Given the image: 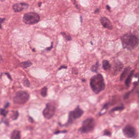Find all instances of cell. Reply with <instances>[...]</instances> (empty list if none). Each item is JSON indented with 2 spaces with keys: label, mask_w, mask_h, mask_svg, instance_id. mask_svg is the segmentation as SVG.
Listing matches in <instances>:
<instances>
[{
  "label": "cell",
  "mask_w": 139,
  "mask_h": 139,
  "mask_svg": "<svg viewBox=\"0 0 139 139\" xmlns=\"http://www.w3.org/2000/svg\"><path fill=\"white\" fill-rule=\"evenodd\" d=\"M123 133L126 137L133 138L135 136L136 131L133 126L130 125H127L123 129Z\"/></svg>",
  "instance_id": "obj_8"
},
{
  "label": "cell",
  "mask_w": 139,
  "mask_h": 139,
  "mask_svg": "<svg viewBox=\"0 0 139 139\" xmlns=\"http://www.w3.org/2000/svg\"><path fill=\"white\" fill-rule=\"evenodd\" d=\"M107 9H108V10H110V7H109V6H107Z\"/></svg>",
  "instance_id": "obj_34"
},
{
  "label": "cell",
  "mask_w": 139,
  "mask_h": 139,
  "mask_svg": "<svg viewBox=\"0 0 139 139\" xmlns=\"http://www.w3.org/2000/svg\"><path fill=\"white\" fill-rule=\"evenodd\" d=\"M103 68L105 71H108L111 68V66L109 62L107 60H104L103 61Z\"/></svg>",
  "instance_id": "obj_15"
},
{
  "label": "cell",
  "mask_w": 139,
  "mask_h": 139,
  "mask_svg": "<svg viewBox=\"0 0 139 139\" xmlns=\"http://www.w3.org/2000/svg\"><path fill=\"white\" fill-rule=\"evenodd\" d=\"M5 18H1V24H2V23H3L4 21L5 20Z\"/></svg>",
  "instance_id": "obj_28"
},
{
  "label": "cell",
  "mask_w": 139,
  "mask_h": 139,
  "mask_svg": "<svg viewBox=\"0 0 139 139\" xmlns=\"http://www.w3.org/2000/svg\"><path fill=\"white\" fill-rule=\"evenodd\" d=\"M47 94H48V88L46 87H44L42 89L41 92V95L43 97H45L47 96Z\"/></svg>",
  "instance_id": "obj_18"
},
{
  "label": "cell",
  "mask_w": 139,
  "mask_h": 139,
  "mask_svg": "<svg viewBox=\"0 0 139 139\" xmlns=\"http://www.w3.org/2000/svg\"><path fill=\"white\" fill-rule=\"evenodd\" d=\"M29 6V5L25 3H20L14 4L12 6V9L15 12H20L28 8Z\"/></svg>",
  "instance_id": "obj_9"
},
{
  "label": "cell",
  "mask_w": 139,
  "mask_h": 139,
  "mask_svg": "<svg viewBox=\"0 0 139 139\" xmlns=\"http://www.w3.org/2000/svg\"><path fill=\"white\" fill-rule=\"evenodd\" d=\"M90 85L92 90L96 94L104 90L105 85L103 75L100 74L92 77L90 80Z\"/></svg>",
  "instance_id": "obj_1"
},
{
  "label": "cell",
  "mask_w": 139,
  "mask_h": 139,
  "mask_svg": "<svg viewBox=\"0 0 139 139\" xmlns=\"http://www.w3.org/2000/svg\"><path fill=\"white\" fill-rule=\"evenodd\" d=\"M124 109V107L123 105H122L121 106H118V107H115L112 110L110 111V112H115V111H121L122 110Z\"/></svg>",
  "instance_id": "obj_20"
},
{
  "label": "cell",
  "mask_w": 139,
  "mask_h": 139,
  "mask_svg": "<svg viewBox=\"0 0 139 139\" xmlns=\"http://www.w3.org/2000/svg\"><path fill=\"white\" fill-rule=\"evenodd\" d=\"M130 70L131 68L129 67H126V68L124 69L121 75V77H120V80H121V81H122L124 80V78H125L126 76L129 73Z\"/></svg>",
  "instance_id": "obj_13"
},
{
  "label": "cell",
  "mask_w": 139,
  "mask_h": 139,
  "mask_svg": "<svg viewBox=\"0 0 139 139\" xmlns=\"http://www.w3.org/2000/svg\"><path fill=\"white\" fill-rule=\"evenodd\" d=\"M1 1H3V0H1Z\"/></svg>",
  "instance_id": "obj_35"
},
{
  "label": "cell",
  "mask_w": 139,
  "mask_h": 139,
  "mask_svg": "<svg viewBox=\"0 0 139 139\" xmlns=\"http://www.w3.org/2000/svg\"><path fill=\"white\" fill-rule=\"evenodd\" d=\"M40 20V16L39 14L34 12H30L24 14L23 21L27 25H34L39 23Z\"/></svg>",
  "instance_id": "obj_3"
},
{
  "label": "cell",
  "mask_w": 139,
  "mask_h": 139,
  "mask_svg": "<svg viewBox=\"0 0 139 139\" xmlns=\"http://www.w3.org/2000/svg\"><path fill=\"white\" fill-rule=\"evenodd\" d=\"M53 48V44H51V46L50 47H49V48H47L46 49L47 50H48V51H50V50H51V48Z\"/></svg>",
  "instance_id": "obj_27"
},
{
  "label": "cell",
  "mask_w": 139,
  "mask_h": 139,
  "mask_svg": "<svg viewBox=\"0 0 139 139\" xmlns=\"http://www.w3.org/2000/svg\"><path fill=\"white\" fill-rule=\"evenodd\" d=\"M23 84L24 85V86L27 87H29L30 86V82L27 78H25L24 79V80H23Z\"/></svg>",
  "instance_id": "obj_22"
},
{
  "label": "cell",
  "mask_w": 139,
  "mask_h": 139,
  "mask_svg": "<svg viewBox=\"0 0 139 139\" xmlns=\"http://www.w3.org/2000/svg\"><path fill=\"white\" fill-rule=\"evenodd\" d=\"M6 75H7L8 76V77L9 78H10V80H12V78H11V76H10V75L8 73H5Z\"/></svg>",
  "instance_id": "obj_30"
},
{
  "label": "cell",
  "mask_w": 139,
  "mask_h": 139,
  "mask_svg": "<svg viewBox=\"0 0 139 139\" xmlns=\"http://www.w3.org/2000/svg\"><path fill=\"white\" fill-rule=\"evenodd\" d=\"M21 132L19 131L15 130L11 134V139H21Z\"/></svg>",
  "instance_id": "obj_12"
},
{
  "label": "cell",
  "mask_w": 139,
  "mask_h": 139,
  "mask_svg": "<svg viewBox=\"0 0 139 139\" xmlns=\"http://www.w3.org/2000/svg\"><path fill=\"white\" fill-rule=\"evenodd\" d=\"M42 5V3L41 2H40V3H38V6H39V7H40L41 6V5Z\"/></svg>",
  "instance_id": "obj_32"
},
{
  "label": "cell",
  "mask_w": 139,
  "mask_h": 139,
  "mask_svg": "<svg viewBox=\"0 0 139 139\" xmlns=\"http://www.w3.org/2000/svg\"><path fill=\"white\" fill-rule=\"evenodd\" d=\"M100 22L104 27L112 30L113 28L112 25L109 20L106 17H102L100 19Z\"/></svg>",
  "instance_id": "obj_10"
},
{
  "label": "cell",
  "mask_w": 139,
  "mask_h": 139,
  "mask_svg": "<svg viewBox=\"0 0 139 139\" xmlns=\"http://www.w3.org/2000/svg\"><path fill=\"white\" fill-rule=\"evenodd\" d=\"M67 68V67H65V66L63 67V66H61V67H60V68L59 70H60L61 69H62V68Z\"/></svg>",
  "instance_id": "obj_31"
},
{
  "label": "cell",
  "mask_w": 139,
  "mask_h": 139,
  "mask_svg": "<svg viewBox=\"0 0 139 139\" xmlns=\"http://www.w3.org/2000/svg\"><path fill=\"white\" fill-rule=\"evenodd\" d=\"M19 114L18 111H15V112H13V114L12 116L11 117V118L14 121H15L18 118V117Z\"/></svg>",
  "instance_id": "obj_21"
},
{
  "label": "cell",
  "mask_w": 139,
  "mask_h": 139,
  "mask_svg": "<svg viewBox=\"0 0 139 139\" xmlns=\"http://www.w3.org/2000/svg\"><path fill=\"white\" fill-rule=\"evenodd\" d=\"M8 111H5V110L3 109H1V115L6 116L7 114L8 113Z\"/></svg>",
  "instance_id": "obj_23"
},
{
  "label": "cell",
  "mask_w": 139,
  "mask_h": 139,
  "mask_svg": "<svg viewBox=\"0 0 139 139\" xmlns=\"http://www.w3.org/2000/svg\"><path fill=\"white\" fill-rule=\"evenodd\" d=\"M134 72H135L134 70H133V71H131L130 73H129V75H128V76L127 78H126V80L125 83L127 87H128L129 85H130L131 82V79H132L133 76V74H134Z\"/></svg>",
  "instance_id": "obj_14"
},
{
  "label": "cell",
  "mask_w": 139,
  "mask_h": 139,
  "mask_svg": "<svg viewBox=\"0 0 139 139\" xmlns=\"http://www.w3.org/2000/svg\"><path fill=\"white\" fill-rule=\"evenodd\" d=\"M32 62L29 61L27 62H22L20 64V66L21 67L23 68H26L29 67L31 66H32Z\"/></svg>",
  "instance_id": "obj_16"
},
{
  "label": "cell",
  "mask_w": 139,
  "mask_h": 139,
  "mask_svg": "<svg viewBox=\"0 0 139 139\" xmlns=\"http://www.w3.org/2000/svg\"><path fill=\"white\" fill-rule=\"evenodd\" d=\"M123 67V65L121 62H117L115 63L114 66V71L115 75H116L119 72H121Z\"/></svg>",
  "instance_id": "obj_11"
},
{
  "label": "cell",
  "mask_w": 139,
  "mask_h": 139,
  "mask_svg": "<svg viewBox=\"0 0 139 139\" xmlns=\"http://www.w3.org/2000/svg\"><path fill=\"white\" fill-rule=\"evenodd\" d=\"M55 107L51 103H48L42 112V114L45 118L49 119L53 116L55 113Z\"/></svg>",
  "instance_id": "obj_7"
},
{
  "label": "cell",
  "mask_w": 139,
  "mask_h": 139,
  "mask_svg": "<svg viewBox=\"0 0 139 139\" xmlns=\"http://www.w3.org/2000/svg\"><path fill=\"white\" fill-rule=\"evenodd\" d=\"M83 113L84 112L83 110L80 108L79 106H78L73 111L69 112L68 123L72 124L75 120L80 118L83 115Z\"/></svg>",
  "instance_id": "obj_6"
},
{
  "label": "cell",
  "mask_w": 139,
  "mask_h": 139,
  "mask_svg": "<svg viewBox=\"0 0 139 139\" xmlns=\"http://www.w3.org/2000/svg\"><path fill=\"white\" fill-rule=\"evenodd\" d=\"M111 135H112L111 133H110L109 131L107 130H105L104 131V135H106V136H110Z\"/></svg>",
  "instance_id": "obj_24"
},
{
  "label": "cell",
  "mask_w": 139,
  "mask_h": 139,
  "mask_svg": "<svg viewBox=\"0 0 139 139\" xmlns=\"http://www.w3.org/2000/svg\"><path fill=\"white\" fill-rule=\"evenodd\" d=\"M61 34L63 35V36L65 38V39H66L67 41L71 40V37L69 34V33H67L66 32H62Z\"/></svg>",
  "instance_id": "obj_19"
},
{
  "label": "cell",
  "mask_w": 139,
  "mask_h": 139,
  "mask_svg": "<svg viewBox=\"0 0 139 139\" xmlns=\"http://www.w3.org/2000/svg\"><path fill=\"white\" fill-rule=\"evenodd\" d=\"M9 105H10V103H7V104H6L5 106V108H6L7 107L9 106Z\"/></svg>",
  "instance_id": "obj_29"
},
{
  "label": "cell",
  "mask_w": 139,
  "mask_h": 139,
  "mask_svg": "<svg viewBox=\"0 0 139 139\" xmlns=\"http://www.w3.org/2000/svg\"><path fill=\"white\" fill-rule=\"evenodd\" d=\"M122 46L124 48L131 50L137 46L138 44V39L133 35L126 34L122 37Z\"/></svg>",
  "instance_id": "obj_2"
},
{
  "label": "cell",
  "mask_w": 139,
  "mask_h": 139,
  "mask_svg": "<svg viewBox=\"0 0 139 139\" xmlns=\"http://www.w3.org/2000/svg\"><path fill=\"white\" fill-rule=\"evenodd\" d=\"M95 127V122L93 118H88L82 123L80 131L82 133H88L93 131Z\"/></svg>",
  "instance_id": "obj_4"
},
{
  "label": "cell",
  "mask_w": 139,
  "mask_h": 139,
  "mask_svg": "<svg viewBox=\"0 0 139 139\" xmlns=\"http://www.w3.org/2000/svg\"><path fill=\"white\" fill-rule=\"evenodd\" d=\"M30 98V95L25 91H20L16 94L13 101L15 104H23L26 103Z\"/></svg>",
  "instance_id": "obj_5"
},
{
  "label": "cell",
  "mask_w": 139,
  "mask_h": 139,
  "mask_svg": "<svg viewBox=\"0 0 139 139\" xmlns=\"http://www.w3.org/2000/svg\"><path fill=\"white\" fill-rule=\"evenodd\" d=\"M132 91H130L129 92H128V93H126L125 95H124V99H127L128 98V97H129V96L130 95L131 93V92Z\"/></svg>",
  "instance_id": "obj_25"
},
{
  "label": "cell",
  "mask_w": 139,
  "mask_h": 139,
  "mask_svg": "<svg viewBox=\"0 0 139 139\" xmlns=\"http://www.w3.org/2000/svg\"><path fill=\"white\" fill-rule=\"evenodd\" d=\"M99 66H100V64H99L98 62H97L95 65H94L91 67V71L93 72L97 73L99 68Z\"/></svg>",
  "instance_id": "obj_17"
},
{
  "label": "cell",
  "mask_w": 139,
  "mask_h": 139,
  "mask_svg": "<svg viewBox=\"0 0 139 139\" xmlns=\"http://www.w3.org/2000/svg\"><path fill=\"white\" fill-rule=\"evenodd\" d=\"M29 121L31 123H32L33 122V119L31 117H29Z\"/></svg>",
  "instance_id": "obj_26"
},
{
  "label": "cell",
  "mask_w": 139,
  "mask_h": 139,
  "mask_svg": "<svg viewBox=\"0 0 139 139\" xmlns=\"http://www.w3.org/2000/svg\"><path fill=\"white\" fill-rule=\"evenodd\" d=\"M99 10L98 9H96V10H95V13H97V12H99Z\"/></svg>",
  "instance_id": "obj_33"
}]
</instances>
